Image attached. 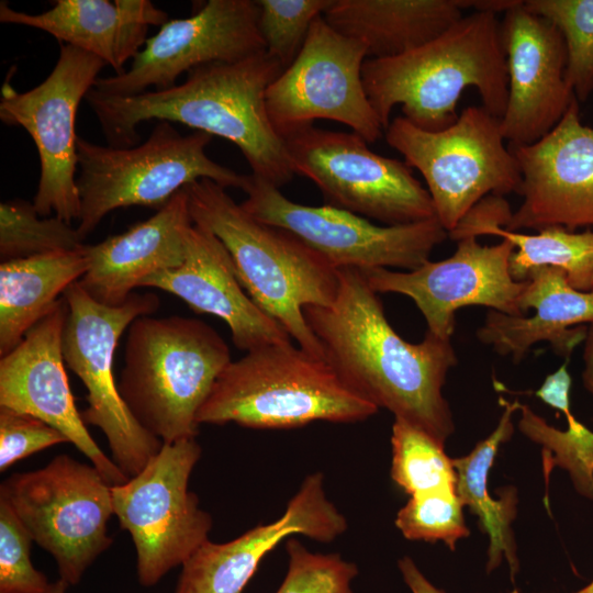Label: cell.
<instances>
[{"mask_svg": "<svg viewBox=\"0 0 593 593\" xmlns=\"http://www.w3.org/2000/svg\"><path fill=\"white\" fill-rule=\"evenodd\" d=\"M33 538L0 500V593H38L51 582L31 560Z\"/></svg>", "mask_w": 593, "mask_h": 593, "instance_id": "37", "label": "cell"}, {"mask_svg": "<svg viewBox=\"0 0 593 593\" xmlns=\"http://www.w3.org/2000/svg\"><path fill=\"white\" fill-rule=\"evenodd\" d=\"M303 314L325 360L353 390L445 445L455 430L443 395L447 373L458 361L450 340L428 332L418 344L402 338L356 268H338L332 304L307 305Z\"/></svg>", "mask_w": 593, "mask_h": 593, "instance_id": "1", "label": "cell"}, {"mask_svg": "<svg viewBox=\"0 0 593 593\" xmlns=\"http://www.w3.org/2000/svg\"><path fill=\"white\" fill-rule=\"evenodd\" d=\"M183 190L193 223L205 226L222 242L251 300L279 322L298 346L324 358L303 309L332 304L338 290V269L288 231L255 219L213 180L199 179Z\"/></svg>", "mask_w": 593, "mask_h": 593, "instance_id": "4", "label": "cell"}, {"mask_svg": "<svg viewBox=\"0 0 593 593\" xmlns=\"http://www.w3.org/2000/svg\"><path fill=\"white\" fill-rule=\"evenodd\" d=\"M283 70L265 49L238 61L197 67L183 82L167 89L130 97L101 96L91 89L85 100L109 146L137 145L142 122H177L230 141L251 175L281 188L295 174L286 142L269 119L266 92Z\"/></svg>", "mask_w": 593, "mask_h": 593, "instance_id": "2", "label": "cell"}, {"mask_svg": "<svg viewBox=\"0 0 593 593\" xmlns=\"http://www.w3.org/2000/svg\"><path fill=\"white\" fill-rule=\"evenodd\" d=\"M507 201L488 195L477 203L448 233L458 240L463 236L493 235L515 246L510 258V272L516 281H525L537 267L562 269L570 284L580 291H593V231L582 233L562 226H549L534 234L506 230L512 216Z\"/></svg>", "mask_w": 593, "mask_h": 593, "instance_id": "27", "label": "cell"}, {"mask_svg": "<svg viewBox=\"0 0 593 593\" xmlns=\"http://www.w3.org/2000/svg\"><path fill=\"white\" fill-rule=\"evenodd\" d=\"M348 527L332 503L324 474H309L280 518L250 528L226 542L201 545L181 566L175 593H243L264 557L291 535L329 542Z\"/></svg>", "mask_w": 593, "mask_h": 593, "instance_id": "21", "label": "cell"}, {"mask_svg": "<svg viewBox=\"0 0 593 593\" xmlns=\"http://www.w3.org/2000/svg\"><path fill=\"white\" fill-rule=\"evenodd\" d=\"M512 593H519L517 590H514Z\"/></svg>", "mask_w": 593, "mask_h": 593, "instance_id": "44", "label": "cell"}, {"mask_svg": "<svg viewBox=\"0 0 593 593\" xmlns=\"http://www.w3.org/2000/svg\"><path fill=\"white\" fill-rule=\"evenodd\" d=\"M105 66L92 54L60 44L53 70L40 85L23 92L8 80L1 87L0 120L24 128L37 149L40 179L33 205L41 216L54 213L69 224L80 219L76 118Z\"/></svg>", "mask_w": 593, "mask_h": 593, "instance_id": "13", "label": "cell"}, {"mask_svg": "<svg viewBox=\"0 0 593 593\" xmlns=\"http://www.w3.org/2000/svg\"><path fill=\"white\" fill-rule=\"evenodd\" d=\"M200 457L195 438L164 443L139 473L112 485L113 512L132 537L143 586L155 585L209 540L212 517L189 490Z\"/></svg>", "mask_w": 593, "mask_h": 593, "instance_id": "11", "label": "cell"}, {"mask_svg": "<svg viewBox=\"0 0 593 593\" xmlns=\"http://www.w3.org/2000/svg\"><path fill=\"white\" fill-rule=\"evenodd\" d=\"M455 253L439 261H426L411 271L388 268L363 270L377 293H399L412 299L432 335L450 340L456 312L469 305H483L508 315H524L521 296L527 280L516 281L510 272L513 243L484 246L477 236H463Z\"/></svg>", "mask_w": 593, "mask_h": 593, "instance_id": "17", "label": "cell"}, {"mask_svg": "<svg viewBox=\"0 0 593 593\" xmlns=\"http://www.w3.org/2000/svg\"><path fill=\"white\" fill-rule=\"evenodd\" d=\"M385 139L421 172L436 219L448 233L482 199L517 193L522 182L500 119L482 105L463 109L451 126L435 132L398 116L385 130Z\"/></svg>", "mask_w": 593, "mask_h": 593, "instance_id": "8", "label": "cell"}, {"mask_svg": "<svg viewBox=\"0 0 593 593\" xmlns=\"http://www.w3.org/2000/svg\"><path fill=\"white\" fill-rule=\"evenodd\" d=\"M87 245V244H86ZM86 247V246H85ZM85 247L1 261L0 356L11 351L88 269Z\"/></svg>", "mask_w": 593, "mask_h": 593, "instance_id": "28", "label": "cell"}, {"mask_svg": "<svg viewBox=\"0 0 593 593\" xmlns=\"http://www.w3.org/2000/svg\"><path fill=\"white\" fill-rule=\"evenodd\" d=\"M504 411L496 428L484 440L477 444L467 456L452 459L456 471V492L462 505L479 517L481 529L489 535L488 571L496 568L503 556L510 562L512 578L518 569L511 523L516 514L517 496L514 489L502 493L501 500H494L488 492V474L493 465L499 447L507 441L514 432L513 414L519 402L510 403L500 398Z\"/></svg>", "mask_w": 593, "mask_h": 593, "instance_id": "29", "label": "cell"}, {"mask_svg": "<svg viewBox=\"0 0 593 593\" xmlns=\"http://www.w3.org/2000/svg\"><path fill=\"white\" fill-rule=\"evenodd\" d=\"M85 246V239L76 227L57 216H41L33 203L22 199L1 202V261L75 251Z\"/></svg>", "mask_w": 593, "mask_h": 593, "instance_id": "32", "label": "cell"}, {"mask_svg": "<svg viewBox=\"0 0 593 593\" xmlns=\"http://www.w3.org/2000/svg\"><path fill=\"white\" fill-rule=\"evenodd\" d=\"M391 478L410 495L434 490H456L452 459L438 441L424 429L394 418L391 435Z\"/></svg>", "mask_w": 593, "mask_h": 593, "instance_id": "31", "label": "cell"}, {"mask_svg": "<svg viewBox=\"0 0 593 593\" xmlns=\"http://www.w3.org/2000/svg\"><path fill=\"white\" fill-rule=\"evenodd\" d=\"M519 300L524 315H508L490 310L477 331L478 339L501 356H511L517 363L530 347L548 342L559 356L570 358L585 339L593 323V291L573 288L567 273L557 267L534 268Z\"/></svg>", "mask_w": 593, "mask_h": 593, "instance_id": "24", "label": "cell"}, {"mask_svg": "<svg viewBox=\"0 0 593 593\" xmlns=\"http://www.w3.org/2000/svg\"><path fill=\"white\" fill-rule=\"evenodd\" d=\"M111 489L93 465L58 455L43 468L2 481L0 500L34 542L52 555L59 579L74 585L112 544L108 535L114 515Z\"/></svg>", "mask_w": 593, "mask_h": 593, "instance_id": "10", "label": "cell"}, {"mask_svg": "<svg viewBox=\"0 0 593 593\" xmlns=\"http://www.w3.org/2000/svg\"><path fill=\"white\" fill-rule=\"evenodd\" d=\"M333 0H257L259 31L266 51L283 69L300 53L313 21Z\"/></svg>", "mask_w": 593, "mask_h": 593, "instance_id": "35", "label": "cell"}, {"mask_svg": "<svg viewBox=\"0 0 593 593\" xmlns=\"http://www.w3.org/2000/svg\"><path fill=\"white\" fill-rule=\"evenodd\" d=\"M61 443H68L66 436L42 419L0 406L1 472L21 459Z\"/></svg>", "mask_w": 593, "mask_h": 593, "instance_id": "38", "label": "cell"}, {"mask_svg": "<svg viewBox=\"0 0 593 593\" xmlns=\"http://www.w3.org/2000/svg\"><path fill=\"white\" fill-rule=\"evenodd\" d=\"M362 82L384 131L395 105L422 130L451 126L459 116V98L468 87H474L482 107L501 119L508 98L501 22L495 13L473 11L410 52L367 58Z\"/></svg>", "mask_w": 593, "mask_h": 593, "instance_id": "3", "label": "cell"}, {"mask_svg": "<svg viewBox=\"0 0 593 593\" xmlns=\"http://www.w3.org/2000/svg\"><path fill=\"white\" fill-rule=\"evenodd\" d=\"M231 361L225 340L203 321L139 316L127 328L119 392L163 444L193 439L198 412Z\"/></svg>", "mask_w": 593, "mask_h": 593, "instance_id": "6", "label": "cell"}, {"mask_svg": "<svg viewBox=\"0 0 593 593\" xmlns=\"http://www.w3.org/2000/svg\"><path fill=\"white\" fill-rule=\"evenodd\" d=\"M399 568L404 582L413 593H445L424 577L411 558H402L399 561Z\"/></svg>", "mask_w": 593, "mask_h": 593, "instance_id": "39", "label": "cell"}, {"mask_svg": "<svg viewBox=\"0 0 593 593\" xmlns=\"http://www.w3.org/2000/svg\"><path fill=\"white\" fill-rule=\"evenodd\" d=\"M286 549L288 570L276 593H353L354 562L339 553L312 552L296 539H289Z\"/></svg>", "mask_w": 593, "mask_h": 593, "instance_id": "36", "label": "cell"}, {"mask_svg": "<svg viewBox=\"0 0 593 593\" xmlns=\"http://www.w3.org/2000/svg\"><path fill=\"white\" fill-rule=\"evenodd\" d=\"M456 490L441 489L411 495L398 512L395 526L411 540H441L451 550L469 535Z\"/></svg>", "mask_w": 593, "mask_h": 593, "instance_id": "34", "label": "cell"}, {"mask_svg": "<svg viewBox=\"0 0 593 593\" xmlns=\"http://www.w3.org/2000/svg\"><path fill=\"white\" fill-rule=\"evenodd\" d=\"M167 12L149 0H57L41 13H26L0 2V22L44 31L61 44L102 59L115 75L147 41L150 25H163Z\"/></svg>", "mask_w": 593, "mask_h": 593, "instance_id": "25", "label": "cell"}, {"mask_svg": "<svg viewBox=\"0 0 593 593\" xmlns=\"http://www.w3.org/2000/svg\"><path fill=\"white\" fill-rule=\"evenodd\" d=\"M532 13L560 31L567 49L564 78L579 102L593 93V0H524Z\"/></svg>", "mask_w": 593, "mask_h": 593, "instance_id": "33", "label": "cell"}, {"mask_svg": "<svg viewBox=\"0 0 593 593\" xmlns=\"http://www.w3.org/2000/svg\"><path fill=\"white\" fill-rule=\"evenodd\" d=\"M69 584L61 579L51 582L43 591L38 593H68Z\"/></svg>", "mask_w": 593, "mask_h": 593, "instance_id": "42", "label": "cell"}, {"mask_svg": "<svg viewBox=\"0 0 593 593\" xmlns=\"http://www.w3.org/2000/svg\"><path fill=\"white\" fill-rule=\"evenodd\" d=\"M68 305L61 296L0 359V406L33 415L66 436L111 484L128 478L89 434L71 393L63 355Z\"/></svg>", "mask_w": 593, "mask_h": 593, "instance_id": "19", "label": "cell"}, {"mask_svg": "<svg viewBox=\"0 0 593 593\" xmlns=\"http://www.w3.org/2000/svg\"><path fill=\"white\" fill-rule=\"evenodd\" d=\"M501 35L508 77L501 131L508 145H530L558 124L575 98L564 78V40L524 0L504 13Z\"/></svg>", "mask_w": 593, "mask_h": 593, "instance_id": "20", "label": "cell"}, {"mask_svg": "<svg viewBox=\"0 0 593 593\" xmlns=\"http://www.w3.org/2000/svg\"><path fill=\"white\" fill-rule=\"evenodd\" d=\"M521 0H460L462 9H473L474 11L505 13L519 3Z\"/></svg>", "mask_w": 593, "mask_h": 593, "instance_id": "40", "label": "cell"}, {"mask_svg": "<svg viewBox=\"0 0 593 593\" xmlns=\"http://www.w3.org/2000/svg\"><path fill=\"white\" fill-rule=\"evenodd\" d=\"M378 410L324 358L290 340L256 348L232 360L214 382L197 422L283 429L315 421H365Z\"/></svg>", "mask_w": 593, "mask_h": 593, "instance_id": "5", "label": "cell"}, {"mask_svg": "<svg viewBox=\"0 0 593 593\" xmlns=\"http://www.w3.org/2000/svg\"><path fill=\"white\" fill-rule=\"evenodd\" d=\"M584 343L582 377L585 388L593 394V323L588 327Z\"/></svg>", "mask_w": 593, "mask_h": 593, "instance_id": "41", "label": "cell"}, {"mask_svg": "<svg viewBox=\"0 0 593 593\" xmlns=\"http://www.w3.org/2000/svg\"><path fill=\"white\" fill-rule=\"evenodd\" d=\"M240 203L255 219L282 228L324 257L335 268L414 270L429 260L433 249L448 238L434 217L377 225L366 217L332 205H304L288 199L280 188L246 175Z\"/></svg>", "mask_w": 593, "mask_h": 593, "instance_id": "12", "label": "cell"}, {"mask_svg": "<svg viewBox=\"0 0 593 593\" xmlns=\"http://www.w3.org/2000/svg\"><path fill=\"white\" fill-rule=\"evenodd\" d=\"M63 296L68 305L64 360L88 391L82 419L104 434L111 459L130 479L160 450L163 441L136 421L123 401L113 374V356L123 332L137 317L154 313L160 301L154 293H132L123 304L110 306L92 299L78 281Z\"/></svg>", "mask_w": 593, "mask_h": 593, "instance_id": "9", "label": "cell"}, {"mask_svg": "<svg viewBox=\"0 0 593 593\" xmlns=\"http://www.w3.org/2000/svg\"><path fill=\"white\" fill-rule=\"evenodd\" d=\"M367 58L365 44L317 16L295 59L267 89V111L277 133L284 139L316 120H331L367 143L379 139L384 130L362 82Z\"/></svg>", "mask_w": 593, "mask_h": 593, "instance_id": "15", "label": "cell"}, {"mask_svg": "<svg viewBox=\"0 0 593 593\" xmlns=\"http://www.w3.org/2000/svg\"><path fill=\"white\" fill-rule=\"evenodd\" d=\"M257 0H209L184 19H172L147 38L122 74L99 77L92 90L130 97L176 85L182 72L214 63H234L266 49Z\"/></svg>", "mask_w": 593, "mask_h": 593, "instance_id": "16", "label": "cell"}, {"mask_svg": "<svg viewBox=\"0 0 593 593\" xmlns=\"http://www.w3.org/2000/svg\"><path fill=\"white\" fill-rule=\"evenodd\" d=\"M574 98L558 124L530 145H508L522 175L523 202L506 230L593 226V127Z\"/></svg>", "mask_w": 593, "mask_h": 593, "instance_id": "18", "label": "cell"}, {"mask_svg": "<svg viewBox=\"0 0 593 593\" xmlns=\"http://www.w3.org/2000/svg\"><path fill=\"white\" fill-rule=\"evenodd\" d=\"M193 224L182 189L146 221L86 245L88 269L78 282L102 304H123L148 276L184 261Z\"/></svg>", "mask_w": 593, "mask_h": 593, "instance_id": "23", "label": "cell"}, {"mask_svg": "<svg viewBox=\"0 0 593 593\" xmlns=\"http://www.w3.org/2000/svg\"><path fill=\"white\" fill-rule=\"evenodd\" d=\"M141 287L164 290L183 300L198 314L222 318L237 349L290 342L291 336L247 294L222 242L205 226L190 230L184 261L148 276Z\"/></svg>", "mask_w": 593, "mask_h": 593, "instance_id": "22", "label": "cell"}, {"mask_svg": "<svg viewBox=\"0 0 593 593\" xmlns=\"http://www.w3.org/2000/svg\"><path fill=\"white\" fill-rule=\"evenodd\" d=\"M211 141L210 134L200 131L182 135L167 121H159L143 144L132 147L103 146L78 136V234L86 239L116 209L159 210L199 179L242 190L246 175L211 159L206 154Z\"/></svg>", "mask_w": 593, "mask_h": 593, "instance_id": "7", "label": "cell"}, {"mask_svg": "<svg viewBox=\"0 0 593 593\" xmlns=\"http://www.w3.org/2000/svg\"><path fill=\"white\" fill-rule=\"evenodd\" d=\"M284 142L294 174L313 181L327 205L385 225L436 217L427 188L405 161L372 152L358 134L310 126Z\"/></svg>", "mask_w": 593, "mask_h": 593, "instance_id": "14", "label": "cell"}, {"mask_svg": "<svg viewBox=\"0 0 593 593\" xmlns=\"http://www.w3.org/2000/svg\"><path fill=\"white\" fill-rule=\"evenodd\" d=\"M574 593H593V582Z\"/></svg>", "mask_w": 593, "mask_h": 593, "instance_id": "43", "label": "cell"}, {"mask_svg": "<svg viewBox=\"0 0 593 593\" xmlns=\"http://www.w3.org/2000/svg\"><path fill=\"white\" fill-rule=\"evenodd\" d=\"M462 10L460 0H333L323 18L365 44L368 58H387L436 38Z\"/></svg>", "mask_w": 593, "mask_h": 593, "instance_id": "26", "label": "cell"}, {"mask_svg": "<svg viewBox=\"0 0 593 593\" xmlns=\"http://www.w3.org/2000/svg\"><path fill=\"white\" fill-rule=\"evenodd\" d=\"M567 358L548 374L535 395L549 406L563 413L568 427L560 430L549 425L528 405L519 404V430L542 448L546 482L555 467L567 470L581 495L593 500V432L575 418L571 411V376Z\"/></svg>", "mask_w": 593, "mask_h": 593, "instance_id": "30", "label": "cell"}]
</instances>
